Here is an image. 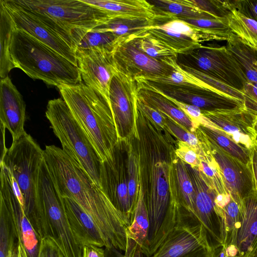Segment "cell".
<instances>
[{
    "label": "cell",
    "mask_w": 257,
    "mask_h": 257,
    "mask_svg": "<svg viewBox=\"0 0 257 257\" xmlns=\"http://www.w3.org/2000/svg\"><path fill=\"white\" fill-rule=\"evenodd\" d=\"M155 24V19L145 17H116L93 30L110 32L122 39H132L145 34Z\"/></svg>",
    "instance_id": "obj_29"
},
{
    "label": "cell",
    "mask_w": 257,
    "mask_h": 257,
    "mask_svg": "<svg viewBox=\"0 0 257 257\" xmlns=\"http://www.w3.org/2000/svg\"><path fill=\"white\" fill-rule=\"evenodd\" d=\"M234 7L238 12L257 22V0L234 1Z\"/></svg>",
    "instance_id": "obj_46"
},
{
    "label": "cell",
    "mask_w": 257,
    "mask_h": 257,
    "mask_svg": "<svg viewBox=\"0 0 257 257\" xmlns=\"http://www.w3.org/2000/svg\"><path fill=\"white\" fill-rule=\"evenodd\" d=\"M171 172L182 207L195 216V191L187 164L177 157L174 160Z\"/></svg>",
    "instance_id": "obj_32"
},
{
    "label": "cell",
    "mask_w": 257,
    "mask_h": 257,
    "mask_svg": "<svg viewBox=\"0 0 257 257\" xmlns=\"http://www.w3.org/2000/svg\"><path fill=\"white\" fill-rule=\"evenodd\" d=\"M137 106L149 120L163 131L167 132V116L165 114L143 102L138 97Z\"/></svg>",
    "instance_id": "obj_43"
},
{
    "label": "cell",
    "mask_w": 257,
    "mask_h": 257,
    "mask_svg": "<svg viewBox=\"0 0 257 257\" xmlns=\"http://www.w3.org/2000/svg\"><path fill=\"white\" fill-rule=\"evenodd\" d=\"M132 40L139 50L157 60L165 62L177 58L178 54L147 32Z\"/></svg>",
    "instance_id": "obj_39"
},
{
    "label": "cell",
    "mask_w": 257,
    "mask_h": 257,
    "mask_svg": "<svg viewBox=\"0 0 257 257\" xmlns=\"http://www.w3.org/2000/svg\"><path fill=\"white\" fill-rule=\"evenodd\" d=\"M105 250L106 257H146L145 256H136L128 255L124 253H122V251L114 247L109 249L105 248Z\"/></svg>",
    "instance_id": "obj_50"
},
{
    "label": "cell",
    "mask_w": 257,
    "mask_h": 257,
    "mask_svg": "<svg viewBox=\"0 0 257 257\" xmlns=\"http://www.w3.org/2000/svg\"><path fill=\"white\" fill-rule=\"evenodd\" d=\"M39 257H65L61 249L50 236L42 239Z\"/></svg>",
    "instance_id": "obj_44"
},
{
    "label": "cell",
    "mask_w": 257,
    "mask_h": 257,
    "mask_svg": "<svg viewBox=\"0 0 257 257\" xmlns=\"http://www.w3.org/2000/svg\"><path fill=\"white\" fill-rule=\"evenodd\" d=\"M62 198L72 233L82 247L87 244L108 249L113 247L92 219L75 201L67 197Z\"/></svg>",
    "instance_id": "obj_23"
},
{
    "label": "cell",
    "mask_w": 257,
    "mask_h": 257,
    "mask_svg": "<svg viewBox=\"0 0 257 257\" xmlns=\"http://www.w3.org/2000/svg\"><path fill=\"white\" fill-rule=\"evenodd\" d=\"M138 138L141 185L148 210L149 243L159 232L170 200L171 168L176 158L175 140L149 120L138 107Z\"/></svg>",
    "instance_id": "obj_2"
},
{
    "label": "cell",
    "mask_w": 257,
    "mask_h": 257,
    "mask_svg": "<svg viewBox=\"0 0 257 257\" xmlns=\"http://www.w3.org/2000/svg\"><path fill=\"white\" fill-rule=\"evenodd\" d=\"M138 99L171 118L186 131L193 133L198 128V123L192 120L165 96L138 84Z\"/></svg>",
    "instance_id": "obj_27"
},
{
    "label": "cell",
    "mask_w": 257,
    "mask_h": 257,
    "mask_svg": "<svg viewBox=\"0 0 257 257\" xmlns=\"http://www.w3.org/2000/svg\"><path fill=\"white\" fill-rule=\"evenodd\" d=\"M0 167V199L6 203L13 218L19 240L20 257H39L42 238L25 214L9 169L2 162Z\"/></svg>",
    "instance_id": "obj_14"
},
{
    "label": "cell",
    "mask_w": 257,
    "mask_h": 257,
    "mask_svg": "<svg viewBox=\"0 0 257 257\" xmlns=\"http://www.w3.org/2000/svg\"><path fill=\"white\" fill-rule=\"evenodd\" d=\"M76 57L84 83L102 94L109 103V87L116 71L112 52L100 48H78Z\"/></svg>",
    "instance_id": "obj_19"
},
{
    "label": "cell",
    "mask_w": 257,
    "mask_h": 257,
    "mask_svg": "<svg viewBox=\"0 0 257 257\" xmlns=\"http://www.w3.org/2000/svg\"><path fill=\"white\" fill-rule=\"evenodd\" d=\"M175 146V152L178 158L192 168H198L200 165V159L194 149L186 143L176 139Z\"/></svg>",
    "instance_id": "obj_42"
},
{
    "label": "cell",
    "mask_w": 257,
    "mask_h": 257,
    "mask_svg": "<svg viewBox=\"0 0 257 257\" xmlns=\"http://www.w3.org/2000/svg\"><path fill=\"white\" fill-rule=\"evenodd\" d=\"M199 126L208 138L223 150L244 164L251 166L249 149L238 144L230 135L219 128L205 117Z\"/></svg>",
    "instance_id": "obj_31"
},
{
    "label": "cell",
    "mask_w": 257,
    "mask_h": 257,
    "mask_svg": "<svg viewBox=\"0 0 257 257\" xmlns=\"http://www.w3.org/2000/svg\"><path fill=\"white\" fill-rule=\"evenodd\" d=\"M44 160L60 196L75 201L92 219L112 246L125 252L130 219L114 206L66 150L54 145L46 146Z\"/></svg>",
    "instance_id": "obj_1"
},
{
    "label": "cell",
    "mask_w": 257,
    "mask_h": 257,
    "mask_svg": "<svg viewBox=\"0 0 257 257\" xmlns=\"http://www.w3.org/2000/svg\"><path fill=\"white\" fill-rule=\"evenodd\" d=\"M100 187L114 206L130 220L132 207L128 192L126 143L119 141L111 156L101 162Z\"/></svg>",
    "instance_id": "obj_13"
},
{
    "label": "cell",
    "mask_w": 257,
    "mask_h": 257,
    "mask_svg": "<svg viewBox=\"0 0 257 257\" xmlns=\"http://www.w3.org/2000/svg\"><path fill=\"white\" fill-rule=\"evenodd\" d=\"M72 35L77 49L100 48L112 52L122 40L110 32H100L77 29L72 31Z\"/></svg>",
    "instance_id": "obj_36"
},
{
    "label": "cell",
    "mask_w": 257,
    "mask_h": 257,
    "mask_svg": "<svg viewBox=\"0 0 257 257\" xmlns=\"http://www.w3.org/2000/svg\"><path fill=\"white\" fill-rule=\"evenodd\" d=\"M136 139L126 142L128 192L132 207L131 218L135 210L141 185L140 161Z\"/></svg>",
    "instance_id": "obj_38"
},
{
    "label": "cell",
    "mask_w": 257,
    "mask_h": 257,
    "mask_svg": "<svg viewBox=\"0 0 257 257\" xmlns=\"http://www.w3.org/2000/svg\"><path fill=\"white\" fill-rule=\"evenodd\" d=\"M156 19L218 18L191 5L188 0H150Z\"/></svg>",
    "instance_id": "obj_30"
},
{
    "label": "cell",
    "mask_w": 257,
    "mask_h": 257,
    "mask_svg": "<svg viewBox=\"0 0 257 257\" xmlns=\"http://www.w3.org/2000/svg\"><path fill=\"white\" fill-rule=\"evenodd\" d=\"M187 167L195 191V216L205 229L213 250L222 245L221 212L215 204L216 195L198 169Z\"/></svg>",
    "instance_id": "obj_17"
},
{
    "label": "cell",
    "mask_w": 257,
    "mask_h": 257,
    "mask_svg": "<svg viewBox=\"0 0 257 257\" xmlns=\"http://www.w3.org/2000/svg\"><path fill=\"white\" fill-rule=\"evenodd\" d=\"M105 12L112 18L116 17H145L155 19L153 6L145 0H82Z\"/></svg>",
    "instance_id": "obj_28"
},
{
    "label": "cell",
    "mask_w": 257,
    "mask_h": 257,
    "mask_svg": "<svg viewBox=\"0 0 257 257\" xmlns=\"http://www.w3.org/2000/svg\"><path fill=\"white\" fill-rule=\"evenodd\" d=\"M1 1L16 29L24 31L78 66L76 46L71 33L51 18L22 6L15 0Z\"/></svg>",
    "instance_id": "obj_7"
},
{
    "label": "cell",
    "mask_w": 257,
    "mask_h": 257,
    "mask_svg": "<svg viewBox=\"0 0 257 257\" xmlns=\"http://www.w3.org/2000/svg\"><path fill=\"white\" fill-rule=\"evenodd\" d=\"M57 87L101 162L109 158L119 142L109 102L102 94L82 82Z\"/></svg>",
    "instance_id": "obj_4"
},
{
    "label": "cell",
    "mask_w": 257,
    "mask_h": 257,
    "mask_svg": "<svg viewBox=\"0 0 257 257\" xmlns=\"http://www.w3.org/2000/svg\"><path fill=\"white\" fill-rule=\"evenodd\" d=\"M45 15L72 34L77 29L90 31L112 18L105 12L82 0H15Z\"/></svg>",
    "instance_id": "obj_9"
},
{
    "label": "cell",
    "mask_w": 257,
    "mask_h": 257,
    "mask_svg": "<svg viewBox=\"0 0 257 257\" xmlns=\"http://www.w3.org/2000/svg\"><path fill=\"white\" fill-rule=\"evenodd\" d=\"M177 63L205 73L242 92L247 81L241 66L226 46H203L178 54Z\"/></svg>",
    "instance_id": "obj_10"
},
{
    "label": "cell",
    "mask_w": 257,
    "mask_h": 257,
    "mask_svg": "<svg viewBox=\"0 0 257 257\" xmlns=\"http://www.w3.org/2000/svg\"><path fill=\"white\" fill-rule=\"evenodd\" d=\"M205 136L208 148L219 167L230 196L241 208L245 199L256 193L251 166L244 164Z\"/></svg>",
    "instance_id": "obj_15"
},
{
    "label": "cell",
    "mask_w": 257,
    "mask_h": 257,
    "mask_svg": "<svg viewBox=\"0 0 257 257\" xmlns=\"http://www.w3.org/2000/svg\"><path fill=\"white\" fill-rule=\"evenodd\" d=\"M82 257H106L105 248L87 244L82 247Z\"/></svg>",
    "instance_id": "obj_48"
},
{
    "label": "cell",
    "mask_w": 257,
    "mask_h": 257,
    "mask_svg": "<svg viewBox=\"0 0 257 257\" xmlns=\"http://www.w3.org/2000/svg\"><path fill=\"white\" fill-rule=\"evenodd\" d=\"M226 47L239 62L247 81L257 83V50L243 43L232 33Z\"/></svg>",
    "instance_id": "obj_35"
},
{
    "label": "cell",
    "mask_w": 257,
    "mask_h": 257,
    "mask_svg": "<svg viewBox=\"0 0 257 257\" xmlns=\"http://www.w3.org/2000/svg\"><path fill=\"white\" fill-rule=\"evenodd\" d=\"M0 14V76L4 78L15 68L10 54V47L13 34L16 28L11 16L1 0Z\"/></svg>",
    "instance_id": "obj_34"
},
{
    "label": "cell",
    "mask_w": 257,
    "mask_h": 257,
    "mask_svg": "<svg viewBox=\"0 0 257 257\" xmlns=\"http://www.w3.org/2000/svg\"><path fill=\"white\" fill-rule=\"evenodd\" d=\"M167 98L176 105L192 120L200 124V123L204 118V116L202 114V110L199 108L192 105L178 101L169 97Z\"/></svg>",
    "instance_id": "obj_47"
},
{
    "label": "cell",
    "mask_w": 257,
    "mask_h": 257,
    "mask_svg": "<svg viewBox=\"0 0 257 257\" xmlns=\"http://www.w3.org/2000/svg\"><path fill=\"white\" fill-rule=\"evenodd\" d=\"M200 10L216 18L227 19L232 9H235L234 1L188 0Z\"/></svg>",
    "instance_id": "obj_41"
},
{
    "label": "cell",
    "mask_w": 257,
    "mask_h": 257,
    "mask_svg": "<svg viewBox=\"0 0 257 257\" xmlns=\"http://www.w3.org/2000/svg\"><path fill=\"white\" fill-rule=\"evenodd\" d=\"M245 106L257 112V83L247 81L242 90Z\"/></svg>",
    "instance_id": "obj_45"
},
{
    "label": "cell",
    "mask_w": 257,
    "mask_h": 257,
    "mask_svg": "<svg viewBox=\"0 0 257 257\" xmlns=\"http://www.w3.org/2000/svg\"><path fill=\"white\" fill-rule=\"evenodd\" d=\"M140 86L178 101L198 107L202 111L232 109L244 106L243 101L229 97L211 87H180L137 80Z\"/></svg>",
    "instance_id": "obj_16"
},
{
    "label": "cell",
    "mask_w": 257,
    "mask_h": 257,
    "mask_svg": "<svg viewBox=\"0 0 257 257\" xmlns=\"http://www.w3.org/2000/svg\"><path fill=\"white\" fill-rule=\"evenodd\" d=\"M235 257H253L257 248V194L246 198L241 208Z\"/></svg>",
    "instance_id": "obj_24"
},
{
    "label": "cell",
    "mask_w": 257,
    "mask_h": 257,
    "mask_svg": "<svg viewBox=\"0 0 257 257\" xmlns=\"http://www.w3.org/2000/svg\"><path fill=\"white\" fill-rule=\"evenodd\" d=\"M136 81L116 70L110 85L109 100L119 141L138 139Z\"/></svg>",
    "instance_id": "obj_12"
},
{
    "label": "cell",
    "mask_w": 257,
    "mask_h": 257,
    "mask_svg": "<svg viewBox=\"0 0 257 257\" xmlns=\"http://www.w3.org/2000/svg\"><path fill=\"white\" fill-rule=\"evenodd\" d=\"M45 114L62 148L78 162L92 181L100 187L101 162L86 134L62 98L49 100Z\"/></svg>",
    "instance_id": "obj_6"
},
{
    "label": "cell",
    "mask_w": 257,
    "mask_h": 257,
    "mask_svg": "<svg viewBox=\"0 0 257 257\" xmlns=\"http://www.w3.org/2000/svg\"><path fill=\"white\" fill-rule=\"evenodd\" d=\"M211 257H233L229 253L224 245H221L213 250Z\"/></svg>",
    "instance_id": "obj_51"
},
{
    "label": "cell",
    "mask_w": 257,
    "mask_h": 257,
    "mask_svg": "<svg viewBox=\"0 0 257 257\" xmlns=\"http://www.w3.org/2000/svg\"><path fill=\"white\" fill-rule=\"evenodd\" d=\"M233 34L243 43L257 50V22L233 9L227 17Z\"/></svg>",
    "instance_id": "obj_37"
},
{
    "label": "cell",
    "mask_w": 257,
    "mask_h": 257,
    "mask_svg": "<svg viewBox=\"0 0 257 257\" xmlns=\"http://www.w3.org/2000/svg\"><path fill=\"white\" fill-rule=\"evenodd\" d=\"M0 257H20V244L12 215L0 199Z\"/></svg>",
    "instance_id": "obj_33"
},
{
    "label": "cell",
    "mask_w": 257,
    "mask_h": 257,
    "mask_svg": "<svg viewBox=\"0 0 257 257\" xmlns=\"http://www.w3.org/2000/svg\"><path fill=\"white\" fill-rule=\"evenodd\" d=\"M178 65L183 70L201 80L216 90L229 97L244 102V95L241 91L231 87L217 79L201 71L183 65Z\"/></svg>",
    "instance_id": "obj_40"
},
{
    "label": "cell",
    "mask_w": 257,
    "mask_h": 257,
    "mask_svg": "<svg viewBox=\"0 0 257 257\" xmlns=\"http://www.w3.org/2000/svg\"><path fill=\"white\" fill-rule=\"evenodd\" d=\"M254 132L255 135V142L257 143V114L255 119L254 125Z\"/></svg>",
    "instance_id": "obj_52"
},
{
    "label": "cell",
    "mask_w": 257,
    "mask_h": 257,
    "mask_svg": "<svg viewBox=\"0 0 257 257\" xmlns=\"http://www.w3.org/2000/svg\"><path fill=\"white\" fill-rule=\"evenodd\" d=\"M150 221L142 185L137 205L126 231L127 248L124 253H142L149 256Z\"/></svg>",
    "instance_id": "obj_25"
},
{
    "label": "cell",
    "mask_w": 257,
    "mask_h": 257,
    "mask_svg": "<svg viewBox=\"0 0 257 257\" xmlns=\"http://www.w3.org/2000/svg\"><path fill=\"white\" fill-rule=\"evenodd\" d=\"M210 121L230 135L236 142L251 149L255 142L254 125L257 112L245 106L232 109L202 111Z\"/></svg>",
    "instance_id": "obj_20"
},
{
    "label": "cell",
    "mask_w": 257,
    "mask_h": 257,
    "mask_svg": "<svg viewBox=\"0 0 257 257\" xmlns=\"http://www.w3.org/2000/svg\"><path fill=\"white\" fill-rule=\"evenodd\" d=\"M177 54H182L202 45L200 30L181 20L160 19L146 32Z\"/></svg>",
    "instance_id": "obj_21"
},
{
    "label": "cell",
    "mask_w": 257,
    "mask_h": 257,
    "mask_svg": "<svg viewBox=\"0 0 257 257\" xmlns=\"http://www.w3.org/2000/svg\"><path fill=\"white\" fill-rule=\"evenodd\" d=\"M10 54L15 68L33 79L57 87L82 82L78 66L22 30L13 32Z\"/></svg>",
    "instance_id": "obj_5"
},
{
    "label": "cell",
    "mask_w": 257,
    "mask_h": 257,
    "mask_svg": "<svg viewBox=\"0 0 257 257\" xmlns=\"http://www.w3.org/2000/svg\"><path fill=\"white\" fill-rule=\"evenodd\" d=\"M202 141V149L199 154L201 163L198 170L215 192L216 206L221 208L229 201L231 196L219 167L208 148L206 136L203 131Z\"/></svg>",
    "instance_id": "obj_26"
},
{
    "label": "cell",
    "mask_w": 257,
    "mask_h": 257,
    "mask_svg": "<svg viewBox=\"0 0 257 257\" xmlns=\"http://www.w3.org/2000/svg\"><path fill=\"white\" fill-rule=\"evenodd\" d=\"M26 105L23 98L11 78H1L0 82L1 126L7 129L13 141L26 133Z\"/></svg>",
    "instance_id": "obj_22"
},
{
    "label": "cell",
    "mask_w": 257,
    "mask_h": 257,
    "mask_svg": "<svg viewBox=\"0 0 257 257\" xmlns=\"http://www.w3.org/2000/svg\"><path fill=\"white\" fill-rule=\"evenodd\" d=\"M116 70L136 80L169 75L174 68L139 50L132 39H122L112 51Z\"/></svg>",
    "instance_id": "obj_18"
},
{
    "label": "cell",
    "mask_w": 257,
    "mask_h": 257,
    "mask_svg": "<svg viewBox=\"0 0 257 257\" xmlns=\"http://www.w3.org/2000/svg\"><path fill=\"white\" fill-rule=\"evenodd\" d=\"M207 232L194 216L182 217L150 257H211Z\"/></svg>",
    "instance_id": "obj_11"
},
{
    "label": "cell",
    "mask_w": 257,
    "mask_h": 257,
    "mask_svg": "<svg viewBox=\"0 0 257 257\" xmlns=\"http://www.w3.org/2000/svg\"><path fill=\"white\" fill-rule=\"evenodd\" d=\"M43 160L44 150L26 132L13 141L0 161L9 169L25 214L42 238L47 235L38 195L39 176Z\"/></svg>",
    "instance_id": "obj_3"
},
{
    "label": "cell",
    "mask_w": 257,
    "mask_h": 257,
    "mask_svg": "<svg viewBox=\"0 0 257 257\" xmlns=\"http://www.w3.org/2000/svg\"><path fill=\"white\" fill-rule=\"evenodd\" d=\"M38 195L45 216L47 235L57 244L65 257H82V247L74 236L60 196L43 160L41 166Z\"/></svg>",
    "instance_id": "obj_8"
},
{
    "label": "cell",
    "mask_w": 257,
    "mask_h": 257,
    "mask_svg": "<svg viewBox=\"0 0 257 257\" xmlns=\"http://www.w3.org/2000/svg\"><path fill=\"white\" fill-rule=\"evenodd\" d=\"M250 150L251 168L253 175L255 192L257 194V143L256 142Z\"/></svg>",
    "instance_id": "obj_49"
}]
</instances>
